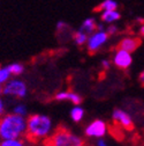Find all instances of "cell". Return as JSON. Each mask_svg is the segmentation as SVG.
Wrapping results in <instances>:
<instances>
[{
  "label": "cell",
  "mask_w": 144,
  "mask_h": 146,
  "mask_svg": "<svg viewBox=\"0 0 144 146\" xmlns=\"http://www.w3.org/2000/svg\"><path fill=\"white\" fill-rule=\"evenodd\" d=\"M53 132V122L44 114H33L27 118V138L32 141L45 140Z\"/></svg>",
  "instance_id": "6da1fadb"
},
{
  "label": "cell",
  "mask_w": 144,
  "mask_h": 146,
  "mask_svg": "<svg viewBox=\"0 0 144 146\" xmlns=\"http://www.w3.org/2000/svg\"><path fill=\"white\" fill-rule=\"evenodd\" d=\"M27 133V118L14 113L0 117V138L19 139Z\"/></svg>",
  "instance_id": "7a4b0ae2"
},
{
  "label": "cell",
  "mask_w": 144,
  "mask_h": 146,
  "mask_svg": "<svg viewBox=\"0 0 144 146\" xmlns=\"http://www.w3.org/2000/svg\"><path fill=\"white\" fill-rule=\"evenodd\" d=\"M45 146H84V140L67 127L60 126L45 139Z\"/></svg>",
  "instance_id": "3957f363"
},
{
  "label": "cell",
  "mask_w": 144,
  "mask_h": 146,
  "mask_svg": "<svg viewBox=\"0 0 144 146\" xmlns=\"http://www.w3.org/2000/svg\"><path fill=\"white\" fill-rule=\"evenodd\" d=\"M3 94L5 96L22 100L28 95V87L23 80L13 78L3 86Z\"/></svg>",
  "instance_id": "277c9868"
},
{
  "label": "cell",
  "mask_w": 144,
  "mask_h": 146,
  "mask_svg": "<svg viewBox=\"0 0 144 146\" xmlns=\"http://www.w3.org/2000/svg\"><path fill=\"white\" fill-rule=\"evenodd\" d=\"M110 35L107 34L106 29L103 30H96L94 34H91L89 36L88 42H86V49L89 51V53H96L98 52L103 45L109 41Z\"/></svg>",
  "instance_id": "5b68a950"
},
{
  "label": "cell",
  "mask_w": 144,
  "mask_h": 146,
  "mask_svg": "<svg viewBox=\"0 0 144 146\" xmlns=\"http://www.w3.org/2000/svg\"><path fill=\"white\" fill-rule=\"evenodd\" d=\"M84 133L88 138H104L107 133V124L101 119H95L85 126Z\"/></svg>",
  "instance_id": "8992f818"
},
{
  "label": "cell",
  "mask_w": 144,
  "mask_h": 146,
  "mask_svg": "<svg viewBox=\"0 0 144 146\" xmlns=\"http://www.w3.org/2000/svg\"><path fill=\"white\" fill-rule=\"evenodd\" d=\"M112 119L114 123H117L119 126H121L122 129L132 130L134 127L133 118L130 117V115L127 111H124L123 109L115 108L112 113Z\"/></svg>",
  "instance_id": "52a82bcc"
},
{
  "label": "cell",
  "mask_w": 144,
  "mask_h": 146,
  "mask_svg": "<svg viewBox=\"0 0 144 146\" xmlns=\"http://www.w3.org/2000/svg\"><path fill=\"white\" fill-rule=\"evenodd\" d=\"M112 63L114 64V66H117L120 70H127L133 63L132 53L117 48L112 58Z\"/></svg>",
  "instance_id": "ba28073f"
},
{
  "label": "cell",
  "mask_w": 144,
  "mask_h": 146,
  "mask_svg": "<svg viewBox=\"0 0 144 146\" xmlns=\"http://www.w3.org/2000/svg\"><path fill=\"white\" fill-rule=\"evenodd\" d=\"M56 101H69L75 106H79L82 103V96L73 90H60L54 95Z\"/></svg>",
  "instance_id": "9c48e42d"
},
{
  "label": "cell",
  "mask_w": 144,
  "mask_h": 146,
  "mask_svg": "<svg viewBox=\"0 0 144 146\" xmlns=\"http://www.w3.org/2000/svg\"><path fill=\"white\" fill-rule=\"evenodd\" d=\"M141 40L138 37H124L122 38L119 44H118V49L128 51V52H134L139 45H141Z\"/></svg>",
  "instance_id": "30bf717a"
},
{
  "label": "cell",
  "mask_w": 144,
  "mask_h": 146,
  "mask_svg": "<svg viewBox=\"0 0 144 146\" xmlns=\"http://www.w3.org/2000/svg\"><path fill=\"white\" fill-rule=\"evenodd\" d=\"M121 19V13L117 11H105L100 13V20L103 23H109L113 25L114 22L119 21Z\"/></svg>",
  "instance_id": "8fae6325"
},
{
  "label": "cell",
  "mask_w": 144,
  "mask_h": 146,
  "mask_svg": "<svg viewBox=\"0 0 144 146\" xmlns=\"http://www.w3.org/2000/svg\"><path fill=\"white\" fill-rule=\"evenodd\" d=\"M97 27H98V22L96 21V19H94V17H88V19H84L82 21L79 29L90 36L97 30Z\"/></svg>",
  "instance_id": "7c38bea8"
},
{
  "label": "cell",
  "mask_w": 144,
  "mask_h": 146,
  "mask_svg": "<svg viewBox=\"0 0 144 146\" xmlns=\"http://www.w3.org/2000/svg\"><path fill=\"white\" fill-rule=\"evenodd\" d=\"M119 7V4L115 1V0H104L103 3H100L95 11L97 12H105V11H117Z\"/></svg>",
  "instance_id": "4fadbf2b"
},
{
  "label": "cell",
  "mask_w": 144,
  "mask_h": 146,
  "mask_svg": "<svg viewBox=\"0 0 144 146\" xmlns=\"http://www.w3.org/2000/svg\"><path fill=\"white\" fill-rule=\"evenodd\" d=\"M84 109L79 104V106H74L73 108H71L70 110V118L73 119L75 123H79L83 119L84 117Z\"/></svg>",
  "instance_id": "5bb4252c"
},
{
  "label": "cell",
  "mask_w": 144,
  "mask_h": 146,
  "mask_svg": "<svg viewBox=\"0 0 144 146\" xmlns=\"http://www.w3.org/2000/svg\"><path fill=\"white\" fill-rule=\"evenodd\" d=\"M88 38H89V35H86L85 33H83L82 30H77L73 34V41L74 43L77 45V46H83L86 44L88 42Z\"/></svg>",
  "instance_id": "9a60e30c"
},
{
  "label": "cell",
  "mask_w": 144,
  "mask_h": 146,
  "mask_svg": "<svg viewBox=\"0 0 144 146\" xmlns=\"http://www.w3.org/2000/svg\"><path fill=\"white\" fill-rule=\"evenodd\" d=\"M12 72L8 66H0V85H5L12 79Z\"/></svg>",
  "instance_id": "2e32d148"
},
{
  "label": "cell",
  "mask_w": 144,
  "mask_h": 146,
  "mask_svg": "<svg viewBox=\"0 0 144 146\" xmlns=\"http://www.w3.org/2000/svg\"><path fill=\"white\" fill-rule=\"evenodd\" d=\"M7 66H8V68L10 70L12 74L15 76V77L21 76L22 73L24 72V65L21 64V63H12V64H9V65H7Z\"/></svg>",
  "instance_id": "e0dca14e"
},
{
  "label": "cell",
  "mask_w": 144,
  "mask_h": 146,
  "mask_svg": "<svg viewBox=\"0 0 144 146\" xmlns=\"http://www.w3.org/2000/svg\"><path fill=\"white\" fill-rule=\"evenodd\" d=\"M0 146H27V144L21 138H19V139H3L0 141Z\"/></svg>",
  "instance_id": "ac0fdd59"
},
{
  "label": "cell",
  "mask_w": 144,
  "mask_h": 146,
  "mask_svg": "<svg viewBox=\"0 0 144 146\" xmlns=\"http://www.w3.org/2000/svg\"><path fill=\"white\" fill-rule=\"evenodd\" d=\"M13 113L26 117V115L28 114V108H27V106L24 103H17L13 108Z\"/></svg>",
  "instance_id": "d6986e66"
},
{
  "label": "cell",
  "mask_w": 144,
  "mask_h": 146,
  "mask_svg": "<svg viewBox=\"0 0 144 146\" xmlns=\"http://www.w3.org/2000/svg\"><path fill=\"white\" fill-rule=\"evenodd\" d=\"M106 31H107V34H109L110 36H113L114 34L118 33V27L115 25H110L109 27L106 28Z\"/></svg>",
  "instance_id": "ffe728a7"
},
{
  "label": "cell",
  "mask_w": 144,
  "mask_h": 146,
  "mask_svg": "<svg viewBox=\"0 0 144 146\" xmlns=\"http://www.w3.org/2000/svg\"><path fill=\"white\" fill-rule=\"evenodd\" d=\"M67 28H68V26H67V23L63 22V21H59V22L57 23V31H58V33H61L63 29H67Z\"/></svg>",
  "instance_id": "44dd1931"
},
{
  "label": "cell",
  "mask_w": 144,
  "mask_h": 146,
  "mask_svg": "<svg viewBox=\"0 0 144 146\" xmlns=\"http://www.w3.org/2000/svg\"><path fill=\"white\" fill-rule=\"evenodd\" d=\"M111 64H112V62H110L109 59H103V60L100 62V65H101V67H103L104 70H109V68L111 67Z\"/></svg>",
  "instance_id": "7402d4cb"
},
{
  "label": "cell",
  "mask_w": 144,
  "mask_h": 146,
  "mask_svg": "<svg viewBox=\"0 0 144 146\" xmlns=\"http://www.w3.org/2000/svg\"><path fill=\"white\" fill-rule=\"evenodd\" d=\"M96 146H109V144L106 143V140L105 139H97V141H96Z\"/></svg>",
  "instance_id": "603a6c76"
},
{
  "label": "cell",
  "mask_w": 144,
  "mask_h": 146,
  "mask_svg": "<svg viewBox=\"0 0 144 146\" xmlns=\"http://www.w3.org/2000/svg\"><path fill=\"white\" fill-rule=\"evenodd\" d=\"M4 111H5V102L0 99V117L4 116Z\"/></svg>",
  "instance_id": "cb8c5ba5"
},
{
  "label": "cell",
  "mask_w": 144,
  "mask_h": 146,
  "mask_svg": "<svg viewBox=\"0 0 144 146\" xmlns=\"http://www.w3.org/2000/svg\"><path fill=\"white\" fill-rule=\"evenodd\" d=\"M138 80H139V82L142 84V85H144V70L139 73V77H138Z\"/></svg>",
  "instance_id": "d4e9b609"
},
{
  "label": "cell",
  "mask_w": 144,
  "mask_h": 146,
  "mask_svg": "<svg viewBox=\"0 0 144 146\" xmlns=\"http://www.w3.org/2000/svg\"><path fill=\"white\" fill-rule=\"evenodd\" d=\"M139 35H141V37H144V25L139 27Z\"/></svg>",
  "instance_id": "484cf974"
},
{
  "label": "cell",
  "mask_w": 144,
  "mask_h": 146,
  "mask_svg": "<svg viewBox=\"0 0 144 146\" xmlns=\"http://www.w3.org/2000/svg\"><path fill=\"white\" fill-rule=\"evenodd\" d=\"M0 95H3V85H0Z\"/></svg>",
  "instance_id": "4316f807"
}]
</instances>
